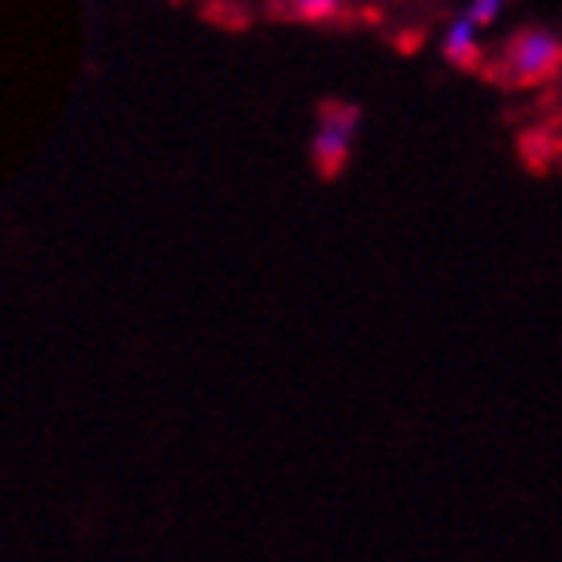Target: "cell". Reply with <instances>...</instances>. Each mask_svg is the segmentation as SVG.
Listing matches in <instances>:
<instances>
[{
	"instance_id": "3",
	"label": "cell",
	"mask_w": 562,
	"mask_h": 562,
	"mask_svg": "<svg viewBox=\"0 0 562 562\" xmlns=\"http://www.w3.org/2000/svg\"><path fill=\"white\" fill-rule=\"evenodd\" d=\"M440 54L449 57L452 66H477L481 61V25L469 13L449 21V29L440 33Z\"/></svg>"
},
{
	"instance_id": "2",
	"label": "cell",
	"mask_w": 562,
	"mask_h": 562,
	"mask_svg": "<svg viewBox=\"0 0 562 562\" xmlns=\"http://www.w3.org/2000/svg\"><path fill=\"white\" fill-rule=\"evenodd\" d=\"M355 135H359V111L355 106H326L318 127H314V139H310V151H314V164L330 176L338 171L347 159H351Z\"/></svg>"
},
{
	"instance_id": "1",
	"label": "cell",
	"mask_w": 562,
	"mask_h": 562,
	"mask_svg": "<svg viewBox=\"0 0 562 562\" xmlns=\"http://www.w3.org/2000/svg\"><path fill=\"white\" fill-rule=\"evenodd\" d=\"M562 66V42L550 29H521L502 54V70L514 82H542Z\"/></svg>"
},
{
	"instance_id": "4",
	"label": "cell",
	"mask_w": 562,
	"mask_h": 562,
	"mask_svg": "<svg viewBox=\"0 0 562 562\" xmlns=\"http://www.w3.org/2000/svg\"><path fill=\"white\" fill-rule=\"evenodd\" d=\"M506 4H509V0H469V9H464V13L473 16V21H477L481 29H490L493 21H502Z\"/></svg>"
}]
</instances>
